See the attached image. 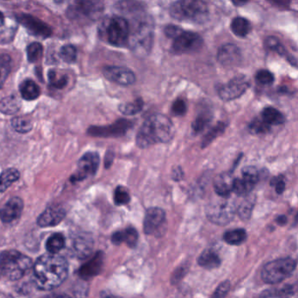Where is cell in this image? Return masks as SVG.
Instances as JSON below:
<instances>
[{"label": "cell", "mask_w": 298, "mask_h": 298, "mask_svg": "<svg viewBox=\"0 0 298 298\" xmlns=\"http://www.w3.org/2000/svg\"><path fill=\"white\" fill-rule=\"evenodd\" d=\"M100 164V157L96 152H87L78 161L77 170L71 176L72 182H79L94 176Z\"/></svg>", "instance_id": "10"}, {"label": "cell", "mask_w": 298, "mask_h": 298, "mask_svg": "<svg viewBox=\"0 0 298 298\" xmlns=\"http://www.w3.org/2000/svg\"><path fill=\"white\" fill-rule=\"evenodd\" d=\"M268 1L274 4L276 7H281V8L288 7L290 4V0H268Z\"/></svg>", "instance_id": "54"}, {"label": "cell", "mask_w": 298, "mask_h": 298, "mask_svg": "<svg viewBox=\"0 0 298 298\" xmlns=\"http://www.w3.org/2000/svg\"><path fill=\"white\" fill-rule=\"evenodd\" d=\"M104 8V0H71L67 16L80 23L93 21L100 17Z\"/></svg>", "instance_id": "8"}, {"label": "cell", "mask_w": 298, "mask_h": 298, "mask_svg": "<svg viewBox=\"0 0 298 298\" xmlns=\"http://www.w3.org/2000/svg\"><path fill=\"white\" fill-rule=\"evenodd\" d=\"M212 114L208 111L206 112H202L201 114L198 115L197 118L195 119L194 122H192L191 124V128H192V131L194 133H200L202 131H204L205 128L208 126V124H210V122L212 121Z\"/></svg>", "instance_id": "37"}, {"label": "cell", "mask_w": 298, "mask_h": 298, "mask_svg": "<svg viewBox=\"0 0 298 298\" xmlns=\"http://www.w3.org/2000/svg\"><path fill=\"white\" fill-rule=\"evenodd\" d=\"M54 2H56V3H61L64 0H54Z\"/></svg>", "instance_id": "57"}, {"label": "cell", "mask_w": 298, "mask_h": 298, "mask_svg": "<svg viewBox=\"0 0 298 298\" xmlns=\"http://www.w3.org/2000/svg\"><path fill=\"white\" fill-rule=\"evenodd\" d=\"M18 20L31 34H34L38 37H49L52 34L51 28L47 24L43 23L42 21L31 15L23 14Z\"/></svg>", "instance_id": "18"}, {"label": "cell", "mask_w": 298, "mask_h": 298, "mask_svg": "<svg viewBox=\"0 0 298 298\" xmlns=\"http://www.w3.org/2000/svg\"><path fill=\"white\" fill-rule=\"evenodd\" d=\"M217 59L221 65L226 67H233L240 63L241 60V51L234 44H226L220 48Z\"/></svg>", "instance_id": "20"}, {"label": "cell", "mask_w": 298, "mask_h": 298, "mask_svg": "<svg viewBox=\"0 0 298 298\" xmlns=\"http://www.w3.org/2000/svg\"><path fill=\"white\" fill-rule=\"evenodd\" d=\"M250 87V81L245 75H237L220 88L219 95L225 102L241 97Z\"/></svg>", "instance_id": "11"}, {"label": "cell", "mask_w": 298, "mask_h": 298, "mask_svg": "<svg viewBox=\"0 0 298 298\" xmlns=\"http://www.w3.org/2000/svg\"><path fill=\"white\" fill-rule=\"evenodd\" d=\"M271 126L261 119V118H255L249 125V131L252 134H265L270 131Z\"/></svg>", "instance_id": "43"}, {"label": "cell", "mask_w": 298, "mask_h": 298, "mask_svg": "<svg viewBox=\"0 0 298 298\" xmlns=\"http://www.w3.org/2000/svg\"><path fill=\"white\" fill-rule=\"evenodd\" d=\"M236 207L235 200L230 196L223 197L217 195L206 208L207 217L218 226L228 225L235 218Z\"/></svg>", "instance_id": "6"}, {"label": "cell", "mask_w": 298, "mask_h": 298, "mask_svg": "<svg viewBox=\"0 0 298 298\" xmlns=\"http://www.w3.org/2000/svg\"><path fill=\"white\" fill-rule=\"evenodd\" d=\"M138 240V231L132 227H129L124 231H118L114 233L111 237V241L115 245L126 243L128 247L133 248L137 246Z\"/></svg>", "instance_id": "24"}, {"label": "cell", "mask_w": 298, "mask_h": 298, "mask_svg": "<svg viewBox=\"0 0 298 298\" xmlns=\"http://www.w3.org/2000/svg\"><path fill=\"white\" fill-rule=\"evenodd\" d=\"M198 265L208 269H214L221 266V259L214 249H206L198 258Z\"/></svg>", "instance_id": "25"}, {"label": "cell", "mask_w": 298, "mask_h": 298, "mask_svg": "<svg viewBox=\"0 0 298 298\" xmlns=\"http://www.w3.org/2000/svg\"><path fill=\"white\" fill-rule=\"evenodd\" d=\"M296 267L294 259L281 258L270 261L261 270V278L268 284H276L292 275Z\"/></svg>", "instance_id": "9"}, {"label": "cell", "mask_w": 298, "mask_h": 298, "mask_svg": "<svg viewBox=\"0 0 298 298\" xmlns=\"http://www.w3.org/2000/svg\"><path fill=\"white\" fill-rule=\"evenodd\" d=\"M115 203L118 206L126 205L131 201V196L124 186H118L114 193Z\"/></svg>", "instance_id": "44"}, {"label": "cell", "mask_w": 298, "mask_h": 298, "mask_svg": "<svg viewBox=\"0 0 298 298\" xmlns=\"http://www.w3.org/2000/svg\"><path fill=\"white\" fill-rule=\"evenodd\" d=\"M232 3L235 5V7H241L248 3L250 0H231Z\"/></svg>", "instance_id": "55"}, {"label": "cell", "mask_w": 298, "mask_h": 298, "mask_svg": "<svg viewBox=\"0 0 298 298\" xmlns=\"http://www.w3.org/2000/svg\"><path fill=\"white\" fill-rule=\"evenodd\" d=\"M61 60L67 63H73L77 59V50L72 45H65L60 50Z\"/></svg>", "instance_id": "42"}, {"label": "cell", "mask_w": 298, "mask_h": 298, "mask_svg": "<svg viewBox=\"0 0 298 298\" xmlns=\"http://www.w3.org/2000/svg\"><path fill=\"white\" fill-rule=\"evenodd\" d=\"M133 125V123L131 121L121 119L109 126H94L88 130V134L93 137H103V138H109V137H121L124 136Z\"/></svg>", "instance_id": "14"}, {"label": "cell", "mask_w": 298, "mask_h": 298, "mask_svg": "<svg viewBox=\"0 0 298 298\" xmlns=\"http://www.w3.org/2000/svg\"><path fill=\"white\" fill-rule=\"evenodd\" d=\"M94 248V241L91 235L85 233L75 235L72 241V250L78 258L85 259L89 256Z\"/></svg>", "instance_id": "16"}, {"label": "cell", "mask_w": 298, "mask_h": 298, "mask_svg": "<svg viewBox=\"0 0 298 298\" xmlns=\"http://www.w3.org/2000/svg\"><path fill=\"white\" fill-rule=\"evenodd\" d=\"M65 247V238L61 234H54L50 236L46 243L48 253L57 254Z\"/></svg>", "instance_id": "34"}, {"label": "cell", "mask_w": 298, "mask_h": 298, "mask_svg": "<svg viewBox=\"0 0 298 298\" xmlns=\"http://www.w3.org/2000/svg\"><path fill=\"white\" fill-rule=\"evenodd\" d=\"M33 266V261L27 255L15 250L0 254V278L18 281L27 275Z\"/></svg>", "instance_id": "4"}, {"label": "cell", "mask_w": 298, "mask_h": 298, "mask_svg": "<svg viewBox=\"0 0 298 298\" xmlns=\"http://www.w3.org/2000/svg\"><path fill=\"white\" fill-rule=\"evenodd\" d=\"M260 172L254 166H247L242 169V177L256 184L260 179Z\"/></svg>", "instance_id": "47"}, {"label": "cell", "mask_w": 298, "mask_h": 298, "mask_svg": "<svg viewBox=\"0 0 298 298\" xmlns=\"http://www.w3.org/2000/svg\"><path fill=\"white\" fill-rule=\"evenodd\" d=\"M174 125L167 117L156 114L144 122L137 134V145L146 149L158 143H169L174 138Z\"/></svg>", "instance_id": "2"}, {"label": "cell", "mask_w": 298, "mask_h": 298, "mask_svg": "<svg viewBox=\"0 0 298 298\" xmlns=\"http://www.w3.org/2000/svg\"><path fill=\"white\" fill-rule=\"evenodd\" d=\"M100 31L108 43L115 47H123L129 40L131 27L124 17L114 16L104 21Z\"/></svg>", "instance_id": "7"}, {"label": "cell", "mask_w": 298, "mask_h": 298, "mask_svg": "<svg viewBox=\"0 0 298 298\" xmlns=\"http://www.w3.org/2000/svg\"><path fill=\"white\" fill-rule=\"evenodd\" d=\"M68 274L67 260L57 254H45L34 265V281L38 288L52 290L59 287Z\"/></svg>", "instance_id": "1"}, {"label": "cell", "mask_w": 298, "mask_h": 298, "mask_svg": "<svg viewBox=\"0 0 298 298\" xmlns=\"http://www.w3.org/2000/svg\"><path fill=\"white\" fill-rule=\"evenodd\" d=\"M230 289V282L228 281H223L221 284L219 285L218 288H216L215 294L213 296L215 297H223L228 295V292Z\"/></svg>", "instance_id": "50"}, {"label": "cell", "mask_w": 298, "mask_h": 298, "mask_svg": "<svg viewBox=\"0 0 298 298\" xmlns=\"http://www.w3.org/2000/svg\"><path fill=\"white\" fill-rule=\"evenodd\" d=\"M104 253L103 252L96 253L93 258L80 267L78 272L80 277L87 280L97 275L104 266Z\"/></svg>", "instance_id": "21"}, {"label": "cell", "mask_w": 298, "mask_h": 298, "mask_svg": "<svg viewBox=\"0 0 298 298\" xmlns=\"http://www.w3.org/2000/svg\"><path fill=\"white\" fill-rule=\"evenodd\" d=\"M255 201H255V195L249 193L244 196L243 201L236 207V213L238 214L239 217L241 220L247 221L251 218L252 212L255 208Z\"/></svg>", "instance_id": "26"}, {"label": "cell", "mask_w": 298, "mask_h": 298, "mask_svg": "<svg viewBox=\"0 0 298 298\" xmlns=\"http://www.w3.org/2000/svg\"><path fill=\"white\" fill-rule=\"evenodd\" d=\"M276 222H277V224L283 226V225L287 223V218H286V216H284V215H280L276 219Z\"/></svg>", "instance_id": "56"}, {"label": "cell", "mask_w": 298, "mask_h": 298, "mask_svg": "<svg viewBox=\"0 0 298 298\" xmlns=\"http://www.w3.org/2000/svg\"><path fill=\"white\" fill-rule=\"evenodd\" d=\"M104 74L108 80L123 86L132 85L136 81L134 73L126 67H104Z\"/></svg>", "instance_id": "15"}, {"label": "cell", "mask_w": 298, "mask_h": 298, "mask_svg": "<svg viewBox=\"0 0 298 298\" xmlns=\"http://www.w3.org/2000/svg\"><path fill=\"white\" fill-rule=\"evenodd\" d=\"M171 112L174 116H178V117L184 116L186 112V104L181 99L175 101L174 104H172V107H171Z\"/></svg>", "instance_id": "49"}, {"label": "cell", "mask_w": 298, "mask_h": 298, "mask_svg": "<svg viewBox=\"0 0 298 298\" xmlns=\"http://www.w3.org/2000/svg\"><path fill=\"white\" fill-rule=\"evenodd\" d=\"M49 80L53 87L56 88H63L67 82V79L66 76L61 75L60 76L55 71L52 70L49 72Z\"/></svg>", "instance_id": "46"}, {"label": "cell", "mask_w": 298, "mask_h": 298, "mask_svg": "<svg viewBox=\"0 0 298 298\" xmlns=\"http://www.w3.org/2000/svg\"><path fill=\"white\" fill-rule=\"evenodd\" d=\"M12 67V60L8 54L0 55V89L3 87Z\"/></svg>", "instance_id": "36"}, {"label": "cell", "mask_w": 298, "mask_h": 298, "mask_svg": "<svg viewBox=\"0 0 298 298\" xmlns=\"http://www.w3.org/2000/svg\"><path fill=\"white\" fill-rule=\"evenodd\" d=\"M265 46L269 50L275 51L280 55H286V50H285L284 47L281 45L278 39H276L275 37L270 36V37L267 38L265 40Z\"/></svg>", "instance_id": "45"}, {"label": "cell", "mask_w": 298, "mask_h": 298, "mask_svg": "<svg viewBox=\"0 0 298 298\" xmlns=\"http://www.w3.org/2000/svg\"><path fill=\"white\" fill-rule=\"evenodd\" d=\"M272 185H275V191L278 194H281L285 190V183L281 177L278 178H275L271 182Z\"/></svg>", "instance_id": "52"}, {"label": "cell", "mask_w": 298, "mask_h": 298, "mask_svg": "<svg viewBox=\"0 0 298 298\" xmlns=\"http://www.w3.org/2000/svg\"><path fill=\"white\" fill-rule=\"evenodd\" d=\"M231 30L236 36L244 38L249 34V32L251 30V25H250V22L244 18H235L232 21Z\"/></svg>", "instance_id": "32"}, {"label": "cell", "mask_w": 298, "mask_h": 298, "mask_svg": "<svg viewBox=\"0 0 298 298\" xmlns=\"http://www.w3.org/2000/svg\"><path fill=\"white\" fill-rule=\"evenodd\" d=\"M182 32H183V30L181 29L180 27L175 26V25H169L164 28V33L166 34V36L168 38L173 39V40L178 37Z\"/></svg>", "instance_id": "51"}, {"label": "cell", "mask_w": 298, "mask_h": 298, "mask_svg": "<svg viewBox=\"0 0 298 298\" xmlns=\"http://www.w3.org/2000/svg\"><path fill=\"white\" fill-rule=\"evenodd\" d=\"M144 108V102L140 98L135 100L132 103L121 104L119 111L124 116H134L139 113Z\"/></svg>", "instance_id": "35"}, {"label": "cell", "mask_w": 298, "mask_h": 298, "mask_svg": "<svg viewBox=\"0 0 298 298\" xmlns=\"http://www.w3.org/2000/svg\"><path fill=\"white\" fill-rule=\"evenodd\" d=\"M133 30L130 33L129 43L131 50L138 57H145L150 54L154 39V27L151 18L144 14L138 16Z\"/></svg>", "instance_id": "3"}, {"label": "cell", "mask_w": 298, "mask_h": 298, "mask_svg": "<svg viewBox=\"0 0 298 298\" xmlns=\"http://www.w3.org/2000/svg\"><path fill=\"white\" fill-rule=\"evenodd\" d=\"M11 123H12V126L14 130L19 133H23V134L27 133L31 131L33 128V124L28 118L18 117V118H13Z\"/></svg>", "instance_id": "38"}, {"label": "cell", "mask_w": 298, "mask_h": 298, "mask_svg": "<svg viewBox=\"0 0 298 298\" xmlns=\"http://www.w3.org/2000/svg\"><path fill=\"white\" fill-rule=\"evenodd\" d=\"M21 102L15 95H10L0 101V112L5 115H14L20 111Z\"/></svg>", "instance_id": "28"}, {"label": "cell", "mask_w": 298, "mask_h": 298, "mask_svg": "<svg viewBox=\"0 0 298 298\" xmlns=\"http://www.w3.org/2000/svg\"><path fill=\"white\" fill-rule=\"evenodd\" d=\"M226 128H227V124L225 123H218L215 127L213 128L211 131L205 136L204 139L202 141V147H206L211 144L215 138L224 132Z\"/></svg>", "instance_id": "39"}, {"label": "cell", "mask_w": 298, "mask_h": 298, "mask_svg": "<svg viewBox=\"0 0 298 298\" xmlns=\"http://www.w3.org/2000/svg\"><path fill=\"white\" fill-rule=\"evenodd\" d=\"M223 238L228 244L238 246L244 243L248 238V235L244 229L239 228V229H234V230L226 232Z\"/></svg>", "instance_id": "33"}, {"label": "cell", "mask_w": 298, "mask_h": 298, "mask_svg": "<svg viewBox=\"0 0 298 298\" xmlns=\"http://www.w3.org/2000/svg\"><path fill=\"white\" fill-rule=\"evenodd\" d=\"M27 54L28 61H30L32 63L37 62L38 60H40L42 57L43 47L41 46V44L34 42L27 47Z\"/></svg>", "instance_id": "41"}, {"label": "cell", "mask_w": 298, "mask_h": 298, "mask_svg": "<svg viewBox=\"0 0 298 298\" xmlns=\"http://www.w3.org/2000/svg\"><path fill=\"white\" fill-rule=\"evenodd\" d=\"M255 79L258 81V83L262 85H270L273 83L275 80L274 75L271 72L268 70H260L255 74Z\"/></svg>", "instance_id": "48"}, {"label": "cell", "mask_w": 298, "mask_h": 298, "mask_svg": "<svg viewBox=\"0 0 298 298\" xmlns=\"http://www.w3.org/2000/svg\"><path fill=\"white\" fill-rule=\"evenodd\" d=\"M203 40L198 34L183 31L174 39L172 50L178 54H192L201 49Z\"/></svg>", "instance_id": "12"}, {"label": "cell", "mask_w": 298, "mask_h": 298, "mask_svg": "<svg viewBox=\"0 0 298 298\" xmlns=\"http://www.w3.org/2000/svg\"><path fill=\"white\" fill-rule=\"evenodd\" d=\"M20 171L17 169L11 168L4 171L0 174V192L7 191L12 184L20 178Z\"/></svg>", "instance_id": "30"}, {"label": "cell", "mask_w": 298, "mask_h": 298, "mask_svg": "<svg viewBox=\"0 0 298 298\" xmlns=\"http://www.w3.org/2000/svg\"><path fill=\"white\" fill-rule=\"evenodd\" d=\"M165 221L166 215L162 208H149L144 220V233L148 235L160 234L164 230Z\"/></svg>", "instance_id": "13"}, {"label": "cell", "mask_w": 298, "mask_h": 298, "mask_svg": "<svg viewBox=\"0 0 298 298\" xmlns=\"http://www.w3.org/2000/svg\"><path fill=\"white\" fill-rule=\"evenodd\" d=\"M261 119L267 123L268 125H280L284 123V117L280 111L275 108H265L261 112Z\"/></svg>", "instance_id": "29"}, {"label": "cell", "mask_w": 298, "mask_h": 298, "mask_svg": "<svg viewBox=\"0 0 298 298\" xmlns=\"http://www.w3.org/2000/svg\"><path fill=\"white\" fill-rule=\"evenodd\" d=\"M208 14V6L203 0H178L170 8L171 18L184 22L204 23Z\"/></svg>", "instance_id": "5"}, {"label": "cell", "mask_w": 298, "mask_h": 298, "mask_svg": "<svg viewBox=\"0 0 298 298\" xmlns=\"http://www.w3.org/2000/svg\"><path fill=\"white\" fill-rule=\"evenodd\" d=\"M234 179L231 172H224L218 175L214 182V187L216 194L228 197L233 192Z\"/></svg>", "instance_id": "23"}, {"label": "cell", "mask_w": 298, "mask_h": 298, "mask_svg": "<svg viewBox=\"0 0 298 298\" xmlns=\"http://www.w3.org/2000/svg\"><path fill=\"white\" fill-rule=\"evenodd\" d=\"M255 184L251 181L248 180L247 178H237L234 179L233 184V191L235 194L240 197H244L246 195L251 193L253 189L255 188Z\"/></svg>", "instance_id": "31"}, {"label": "cell", "mask_w": 298, "mask_h": 298, "mask_svg": "<svg viewBox=\"0 0 298 298\" xmlns=\"http://www.w3.org/2000/svg\"><path fill=\"white\" fill-rule=\"evenodd\" d=\"M295 286L294 285H285L280 288H274L262 293V296H288L292 295L295 292Z\"/></svg>", "instance_id": "40"}, {"label": "cell", "mask_w": 298, "mask_h": 298, "mask_svg": "<svg viewBox=\"0 0 298 298\" xmlns=\"http://www.w3.org/2000/svg\"><path fill=\"white\" fill-rule=\"evenodd\" d=\"M184 178V172L182 171L180 167L175 168L173 171H172V178L174 180H181L182 178Z\"/></svg>", "instance_id": "53"}, {"label": "cell", "mask_w": 298, "mask_h": 298, "mask_svg": "<svg viewBox=\"0 0 298 298\" xmlns=\"http://www.w3.org/2000/svg\"><path fill=\"white\" fill-rule=\"evenodd\" d=\"M20 91L21 96L27 101L35 100L40 94V87L32 80H24L20 84Z\"/></svg>", "instance_id": "27"}, {"label": "cell", "mask_w": 298, "mask_h": 298, "mask_svg": "<svg viewBox=\"0 0 298 298\" xmlns=\"http://www.w3.org/2000/svg\"><path fill=\"white\" fill-rule=\"evenodd\" d=\"M18 22L0 14V44H8L13 41L16 34Z\"/></svg>", "instance_id": "22"}, {"label": "cell", "mask_w": 298, "mask_h": 298, "mask_svg": "<svg viewBox=\"0 0 298 298\" xmlns=\"http://www.w3.org/2000/svg\"><path fill=\"white\" fill-rule=\"evenodd\" d=\"M66 216V212L63 208L59 206H54L47 208L45 211L39 216L37 223L41 228L54 227L60 224Z\"/></svg>", "instance_id": "17"}, {"label": "cell", "mask_w": 298, "mask_h": 298, "mask_svg": "<svg viewBox=\"0 0 298 298\" xmlns=\"http://www.w3.org/2000/svg\"><path fill=\"white\" fill-rule=\"evenodd\" d=\"M23 201L18 197L11 198L0 210V219L4 223H11L20 218L23 211Z\"/></svg>", "instance_id": "19"}]
</instances>
